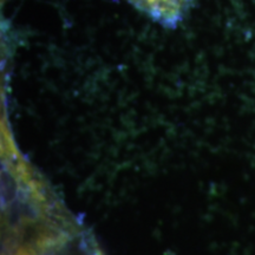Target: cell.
I'll return each mask as SVG.
<instances>
[{
  "instance_id": "6da1fadb",
  "label": "cell",
  "mask_w": 255,
  "mask_h": 255,
  "mask_svg": "<svg viewBox=\"0 0 255 255\" xmlns=\"http://www.w3.org/2000/svg\"><path fill=\"white\" fill-rule=\"evenodd\" d=\"M161 24L174 26L184 15L191 0H128Z\"/></svg>"
}]
</instances>
